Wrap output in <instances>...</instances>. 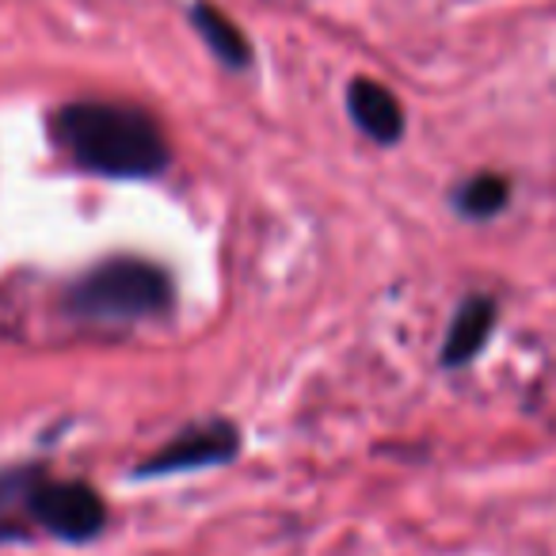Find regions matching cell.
<instances>
[{
	"mask_svg": "<svg viewBox=\"0 0 556 556\" xmlns=\"http://www.w3.org/2000/svg\"><path fill=\"white\" fill-rule=\"evenodd\" d=\"M237 454H240V431L229 419H199V424L172 434L146 462L134 465L130 477L153 480V477H176V472L217 469V465L237 462Z\"/></svg>",
	"mask_w": 556,
	"mask_h": 556,
	"instance_id": "obj_4",
	"label": "cell"
},
{
	"mask_svg": "<svg viewBox=\"0 0 556 556\" xmlns=\"http://www.w3.org/2000/svg\"><path fill=\"white\" fill-rule=\"evenodd\" d=\"M31 522L70 545L96 541L108 526V503L85 480H54L42 472L31 492Z\"/></svg>",
	"mask_w": 556,
	"mask_h": 556,
	"instance_id": "obj_3",
	"label": "cell"
},
{
	"mask_svg": "<svg viewBox=\"0 0 556 556\" xmlns=\"http://www.w3.org/2000/svg\"><path fill=\"white\" fill-rule=\"evenodd\" d=\"M176 287L164 267L134 255L103 260L65 290V313L80 325H138L172 313Z\"/></svg>",
	"mask_w": 556,
	"mask_h": 556,
	"instance_id": "obj_2",
	"label": "cell"
},
{
	"mask_svg": "<svg viewBox=\"0 0 556 556\" xmlns=\"http://www.w3.org/2000/svg\"><path fill=\"white\" fill-rule=\"evenodd\" d=\"M50 138L77 168L92 176L156 179L172 164V146L161 123L130 103H65L50 115Z\"/></svg>",
	"mask_w": 556,
	"mask_h": 556,
	"instance_id": "obj_1",
	"label": "cell"
},
{
	"mask_svg": "<svg viewBox=\"0 0 556 556\" xmlns=\"http://www.w3.org/2000/svg\"><path fill=\"white\" fill-rule=\"evenodd\" d=\"M348 115L378 146H396L404 138V108L386 85L355 77L348 88Z\"/></svg>",
	"mask_w": 556,
	"mask_h": 556,
	"instance_id": "obj_6",
	"label": "cell"
},
{
	"mask_svg": "<svg viewBox=\"0 0 556 556\" xmlns=\"http://www.w3.org/2000/svg\"><path fill=\"white\" fill-rule=\"evenodd\" d=\"M454 210L469 222H488V217L503 214V206L510 202V184L500 172H480V176L465 179L454 191Z\"/></svg>",
	"mask_w": 556,
	"mask_h": 556,
	"instance_id": "obj_9",
	"label": "cell"
},
{
	"mask_svg": "<svg viewBox=\"0 0 556 556\" xmlns=\"http://www.w3.org/2000/svg\"><path fill=\"white\" fill-rule=\"evenodd\" d=\"M500 320V305L492 294H469L457 305L454 320L446 328V343H442V366L457 370V366H469L472 358L484 351V343L492 340V328Z\"/></svg>",
	"mask_w": 556,
	"mask_h": 556,
	"instance_id": "obj_5",
	"label": "cell"
},
{
	"mask_svg": "<svg viewBox=\"0 0 556 556\" xmlns=\"http://www.w3.org/2000/svg\"><path fill=\"white\" fill-rule=\"evenodd\" d=\"M191 27L199 31V39L206 42V50L214 54V62H222L225 70H248L252 65V42L244 39L237 24L225 16L217 4L210 0H194L191 4Z\"/></svg>",
	"mask_w": 556,
	"mask_h": 556,
	"instance_id": "obj_8",
	"label": "cell"
},
{
	"mask_svg": "<svg viewBox=\"0 0 556 556\" xmlns=\"http://www.w3.org/2000/svg\"><path fill=\"white\" fill-rule=\"evenodd\" d=\"M42 465H12L0 469V545L31 538V492L42 480Z\"/></svg>",
	"mask_w": 556,
	"mask_h": 556,
	"instance_id": "obj_7",
	"label": "cell"
}]
</instances>
